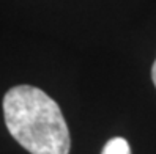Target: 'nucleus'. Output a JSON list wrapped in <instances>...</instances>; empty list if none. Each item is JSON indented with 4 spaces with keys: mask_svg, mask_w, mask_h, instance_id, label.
Here are the masks:
<instances>
[{
    "mask_svg": "<svg viewBox=\"0 0 156 154\" xmlns=\"http://www.w3.org/2000/svg\"><path fill=\"white\" fill-rule=\"evenodd\" d=\"M5 124L30 154H69L71 139L58 104L43 90L17 85L3 98Z\"/></svg>",
    "mask_w": 156,
    "mask_h": 154,
    "instance_id": "1",
    "label": "nucleus"
},
{
    "mask_svg": "<svg viewBox=\"0 0 156 154\" xmlns=\"http://www.w3.org/2000/svg\"><path fill=\"white\" fill-rule=\"evenodd\" d=\"M101 154H131V148H129V143L125 139L115 137L104 145Z\"/></svg>",
    "mask_w": 156,
    "mask_h": 154,
    "instance_id": "2",
    "label": "nucleus"
},
{
    "mask_svg": "<svg viewBox=\"0 0 156 154\" xmlns=\"http://www.w3.org/2000/svg\"><path fill=\"white\" fill-rule=\"evenodd\" d=\"M151 79H153V84L156 87V61L153 63V66H151Z\"/></svg>",
    "mask_w": 156,
    "mask_h": 154,
    "instance_id": "3",
    "label": "nucleus"
}]
</instances>
